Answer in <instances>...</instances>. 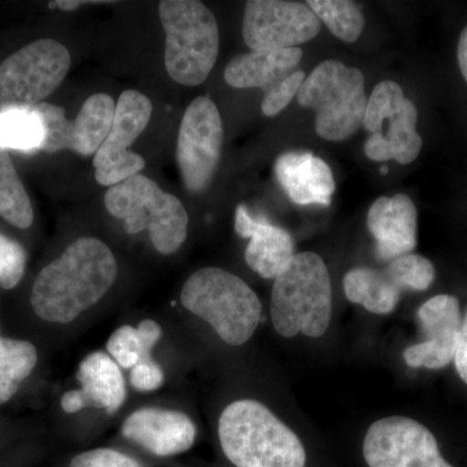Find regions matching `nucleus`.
<instances>
[{"label":"nucleus","mask_w":467,"mask_h":467,"mask_svg":"<svg viewBox=\"0 0 467 467\" xmlns=\"http://www.w3.org/2000/svg\"><path fill=\"white\" fill-rule=\"evenodd\" d=\"M457 58H459V66L463 78L467 82V26L461 33L459 47H457Z\"/></svg>","instance_id":"72a5a7b5"},{"label":"nucleus","mask_w":467,"mask_h":467,"mask_svg":"<svg viewBox=\"0 0 467 467\" xmlns=\"http://www.w3.org/2000/svg\"><path fill=\"white\" fill-rule=\"evenodd\" d=\"M218 438L236 467H306L299 436L259 401L227 405L218 422Z\"/></svg>","instance_id":"f03ea898"},{"label":"nucleus","mask_w":467,"mask_h":467,"mask_svg":"<svg viewBox=\"0 0 467 467\" xmlns=\"http://www.w3.org/2000/svg\"><path fill=\"white\" fill-rule=\"evenodd\" d=\"M418 321L425 340L404 350V359L410 368L439 370L448 367L456 355L461 325L460 303L451 295H438L420 306Z\"/></svg>","instance_id":"2eb2a0df"},{"label":"nucleus","mask_w":467,"mask_h":467,"mask_svg":"<svg viewBox=\"0 0 467 467\" xmlns=\"http://www.w3.org/2000/svg\"><path fill=\"white\" fill-rule=\"evenodd\" d=\"M104 3H112V2H94V0H88V2H85V0H58V2H51L48 5L50 8H58L61 11L72 12L77 8H81L82 5H104Z\"/></svg>","instance_id":"473e14b6"},{"label":"nucleus","mask_w":467,"mask_h":467,"mask_svg":"<svg viewBox=\"0 0 467 467\" xmlns=\"http://www.w3.org/2000/svg\"><path fill=\"white\" fill-rule=\"evenodd\" d=\"M417 208L405 193L377 199L368 212V229L376 241V256L389 261L417 247Z\"/></svg>","instance_id":"a211bd4d"},{"label":"nucleus","mask_w":467,"mask_h":467,"mask_svg":"<svg viewBox=\"0 0 467 467\" xmlns=\"http://www.w3.org/2000/svg\"><path fill=\"white\" fill-rule=\"evenodd\" d=\"M69 467H143L133 457L110 448H98L79 453Z\"/></svg>","instance_id":"c756f323"},{"label":"nucleus","mask_w":467,"mask_h":467,"mask_svg":"<svg viewBox=\"0 0 467 467\" xmlns=\"http://www.w3.org/2000/svg\"><path fill=\"white\" fill-rule=\"evenodd\" d=\"M128 441L158 457L177 456L192 447L196 426L182 411L142 408L126 418L121 429Z\"/></svg>","instance_id":"dca6fc26"},{"label":"nucleus","mask_w":467,"mask_h":467,"mask_svg":"<svg viewBox=\"0 0 467 467\" xmlns=\"http://www.w3.org/2000/svg\"><path fill=\"white\" fill-rule=\"evenodd\" d=\"M161 326L153 319H143L138 327L121 326L110 335L107 349L119 367L133 368L144 359L152 358L150 353L161 337Z\"/></svg>","instance_id":"5701e85b"},{"label":"nucleus","mask_w":467,"mask_h":467,"mask_svg":"<svg viewBox=\"0 0 467 467\" xmlns=\"http://www.w3.org/2000/svg\"><path fill=\"white\" fill-rule=\"evenodd\" d=\"M303 50L250 51L238 55L227 64L223 77L227 85L235 88H261L272 90L279 82L296 70Z\"/></svg>","instance_id":"412c9836"},{"label":"nucleus","mask_w":467,"mask_h":467,"mask_svg":"<svg viewBox=\"0 0 467 467\" xmlns=\"http://www.w3.org/2000/svg\"><path fill=\"white\" fill-rule=\"evenodd\" d=\"M36 362L38 353L32 343L0 337V405L11 400Z\"/></svg>","instance_id":"a878e982"},{"label":"nucleus","mask_w":467,"mask_h":467,"mask_svg":"<svg viewBox=\"0 0 467 467\" xmlns=\"http://www.w3.org/2000/svg\"><path fill=\"white\" fill-rule=\"evenodd\" d=\"M306 5L337 38L353 43L361 36L365 18L356 3L348 0H309Z\"/></svg>","instance_id":"bb28decb"},{"label":"nucleus","mask_w":467,"mask_h":467,"mask_svg":"<svg viewBox=\"0 0 467 467\" xmlns=\"http://www.w3.org/2000/svg\"><path fill=\"white\" fill-rule=\"evenodd\" d=\"M164 380V371L152 358L140 361L130 370L131 386L140 392L156 391Z\"/></svg>","instance_id":"7c9ffc66"},{"label":"nucleus","mask_w":467,"mask_h":467,"mask_svg":"<svg viewBox=\"0 0 467 467\" xmlns=\"http://www.w3.org/2000/svg\"><path fill=\"white\" fill-rule=\"evenodd\" d=\"M276 180L295 204L328 207L335 192L333 171L310 152H285L276 159Z\"/></svg>","instance_id":"aec40b11"},{"label":"nucleus","mask_w":467,"mask_h":467,"mask_svg":"<svg viewBox=\"0 0 467 467\" xmlns=\"http://www.w3.org/2000/svg\"><path fill=\"white\" fill-rule=\"evenodd\" d=\"M152 110V103L142 92L126 90L119 95L112 129L92 160L95 180L101 186L124 182L146 168V160L130 147L146 130Z\"/></svg>","instance_id":"9b49d317"},{"label":"nucleus","mask_w":467,"mask_h":467,"mask_svg":"<svg viewBox=\"0 0 467 467\" xmlns=\"http://www.w3.org/2000/svg\"><path fill=\"white\" fill-rule=\"evenodd\" d=\"M270 313L281 337H324L333 316V288L330 273L319 254H296L276 275Z\"/></svg>","instance_id":"7ed1b4c3"},{"label":"nucleus","mask_w":467,"mask_h":467,"mask_svg":"<svg viewBox=\"0 0 467 467\" xmlns=\"http://www.w3.org/2000/svg\"><path fill=\"white\" fill-rule=\"evenodd\" d=\"M119 266L106 243L82 236L43 267L34 281L30 304L52 324H69L99 303L115 284Z\"/></svg>","instance_id":"f257e3e1"},{"label":"nucleus","mask_w":467,"mask_h":467,"mask_svg":"<svg viewBox=\"0 0 467 467\" xmlns=\"http://www.w3.org/2000/svg\"><path fill=\"white\" fill-rule=\"evenodd\" d=\"M0 217L17 229L32 226L34 212L8 150L0 149Z\"/></svg>","instance_id":"393cba45"},{"label":"nucleus","mask_w":467,"mask_h":467,"mask_svg":"<svg viewBox=\"0 0 467 467\" xmlns=\"http://www.w3.org/2000/svg\"><path fill=\"white\" fill-rule=\"evenodd\" d=\"M368 99L361 70L333 58L318 64L297 92L300 106L316 112V133L333 142L361 128Z\"/></svg>","instance_id":"0eeeda50"},{"label":"nucleus","mask_w":467,"mask_h":467,"mask_svg":"<svg viewBox=\"0 0 467 467\" xmlns=\"http://www.w3.org/2000/svg\"><path fill=\"white\" fill-rule=\"evenodd\" d=\"M78 389L64 393L61 409L75 414L86 408L106 409L116 413L126 400V384L122 371L107 353L92 352L86 356L77 370Z\"/></svg>","instance_id":"f3484780"},{"label":"nucleus","mask_w":467,"mask_h":467,"mask_svg":"<svg viewBox=\"0 0 467 467\" xmlns=\"http://www.w3.org/2000/svg\"><path fill=\"white\" fill-rule=\"evenodd\" d=\"M115 110V100L107 94L88 98L72 121L67 119L63 107L41 104L38 112L45 126L41 152L69 150L86 158L95 155L109 137Z\"/></svg>","instance_id":"4468645a"},{"label":"nucleus","mask_w":467,"mask_h":467,"mask_svg":"<svg viewBox=\"0 0 467 467\" xmlns=\"http://www.w3.org/2000/svg\"><path fill=\"white\" fill-rule=\"evenodd\" d=\"M181 303L234 347L254 337L263 313L256 292L238 275L220 267H202L193 273L181 292Z\"/></svg>","instance_id":"20e7f679"},{"label":"nucleus","mask_w":467,"mask_h":467,"mask_svg":"<svg viewBox=\"0 0 467 467\" xmlns=\"http://www.w3.org/2000/svg\"><path fill=\"white\" fill-rule=\"evenodd\" d=\"M306 78V73L303 70L296 69L284 81L279 82L272 90L265 92V98H264L263 104H261L264 115L273 117L281 113L291 103V100L297 97V92H299Z\"/></svg>","instance_id":"c85d7f7f"},{"label":"nucleus","mask_w":467,"mask_h":467,"mask_svg":"<svg viewBox=\"0 0 467 467\" xmlns=\"http://www.w3.org/2000/svg\"><path fill=\"white\" fill-rule=\"evenodd\" d=\"M45 126L34 109H0V149L41 152Z\"/></svg>","instance_id":"b1692460"},{"label":"nucleus","mask_w":467,"mask_h":467,"mask_svg":"<svg viewBox=\"0 0 467 467\" xmlns=\"http://www.w3.org/2000/svg\"><path fill=\"white\" fill-rule=\"evenodd\" d=\"M104 205L110 216L124 223L129 235L149 230L156 251L171 254L180 250L189 233V214L180 199L160 189L142 173L109 187Z\"/></svg>","instance_id":"423d86ee"},{"label":"nucleus","mask_w":467,"mask_h":467,"mask_svg":"<svg viewBox=\"0 0 467 467\" xmlns=\"http://www.w3.org/2000/svg\"><path fill=\"white\" fill-rule=\"evenodd\" d=\"M235 232L250 239L245 248V263L265 279H275L295 256V242L284 227L251 216L244 204L235 212Z\"/></svg>","instance_id":"6ab92c4d"},{"label":"nucleus","mask_w":467,"mask_h":467,"mask_svg":"<svg viewBox=\"0 0 467 467\" xmlns=\"http://www.w3.org/2000/svg\"><path fill=\"white\" fill-rule=\"evenodd\" d=\"M453 362L461 379L467 384V312L461 325L459 344H457Z\"/></svg>","instance_id":"2f4dec72"},{"label":"nucleus","mask_w":467,"mask_h":467,"mask_svg":"<svg viewBox=\"0 0 467 467\" xmlns=\"http://www.w3.org/2000/svg\"><path fill=\"white\" fill-rule=\"evenodd\" d=\"M26 252L20 243L0 233V287L12 290L20 284L26 267Z\"/></svg>","instance_id":"cd10ccee"},{"label":"nucleus","mask_w":467,"mask_h":467,"mask_svg":"<svg viewBox=\"0 0 467 467\" xmlns=\"http://www.w3.org/2000/svg\"><path fill=\"white\" fill-rule=\"evenodd\" d=\"M242 30L251 51L285 50L315 39L321 21L306 3L251 0L245 5Z\"/></svg>","instance_id":"f8f14e48"},{"label":"nucleus","mask_w":467,"mask_h":467,"mask_svg":"<svg viewBox=\"0 0 467 467\" xmlns=\"http://www.w3.org/2000/svg\"><path fill=\"white\" fill-rule=\"evenodd\" d=\"M223 144V125L216 103L208 97L192 101L178 133V168L184 187L192 193L207 190L213 181Z\"/></svg>","instance_id":"9d476101"},{"label":"nucleus","mask_w":467,"mask_h":467,"mask_svg":"<svg viewBox=\"0 0 467 467\" xmlns=\"http://www.w3.org/2000/svg\"><path fill=\"white\" fill-rule=\"evenodd\" d=\"M72 66L66 46L51 38L30 43L0 63V109H33L50 97Z\"/></svg>","instance_id":"6e6552de"},{"label":"nucleus","mask_w":467,"mask_h":467,"mask_svg":"<svg viewBox=\"0 0 467 467\" xmlns=\"http://www.w3.org/2000/svg\"><path fill=\"white\" fill-rule=\"evenodd\" d=\"M417 121L416 106L405 98L400 85L379 82L368 99L362 122L371 133L364 147L367 158L373 161L395 160L401 165L413 162L423 144L417 133Z\"/></svg>","instance_id":"1a4fd4ad"},{"label":"nucleus","mask_w":467,"mask_h":467,"mask_svg":"<svg viewBox=\"0 0 467 467\" xmlns=\"http://www.w3.org/2000/svg\"><path fill=\"white\" fill-rule=\"evenodd\" d=\"M159 17L165 33L164 63L169 77L190 88L202 85L220 51L216 17L198 0H162Z\"/></svg>","instance_id":"39448f33"},{"label":"nucleus","mask_w":467,"mask_h":467,"mask_svg":"<svg viewBox=\"0 0 467 467\" xmlns=\"http://www.w3.org/2000/svg\"><path fill=\"white\" fill-rule=\"evenodd\" d=\"M347 299L374 315H389L398 306L405 291L400 279L387 265L382 270L355 267L343 279Z\"/></svg>","instance_id":"4be33fe9"},{"label":"nucleus","mask_w":467,"mask_h":467,"mask_svg":"<svg viewBox=\"0 0 467 467\" xmlns=\"http://www.w3.org/2000/svg\"><path fill=\"white\" fill-rule=\"evenodd\" d=\"M362 451L368 467H453L441 456L432 432L407 417L374 422L365 435Z\"/></svg>","instance_id":"ddd939ff"}]
</instances>
